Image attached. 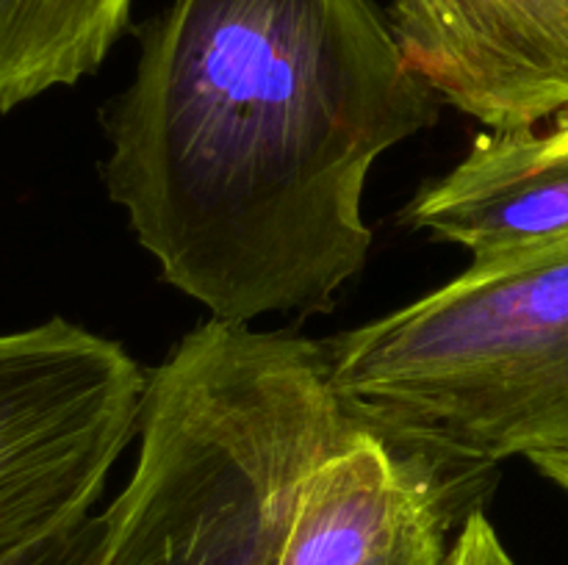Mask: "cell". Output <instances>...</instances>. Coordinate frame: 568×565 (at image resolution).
Listing matches in <instances>:
<instances>
[{"mask_svg": "<svg viewBox=\"0 0 568 565\" xmlns=\"http://www.w3.org/2000/svg\"><path fill=\"white\" fill-rule=\"evenodd\" d=\"M105 109L109 197L211 319L314 316L369 260L364 188L438 97L372 0H172Z\"/></svg>", "mask_w": 568, "mask_h": 565, "instance_id": "obj_1", "label": "cell"}, {"mask_svg": "<svg viewBox=\"0 0 568 565\" xmlns=\"http://www.w3.org/2000/svg\"><path fill=\"white\" fill-rule=\"evenodd\" d=\"M325 341L209 319L148 374L94 565H277L311 474L361 421Z\"/></svg>", "mask_w": 568, "mask_h": 565, "instance_id": "obj_2", "label": "cell"}, {"mask_svg": "<svg viewBox=\"0 0 568 565\" xmlns=\"http://www.w3.org/2000/svg\"><path fill=\"white\" fill-rule=\"evenodd\" d=\"M349 413L442 463L568 452V242L327 341Z\"/></svg>", "mask_w": 568, "mask_h": 565, "instance_id": "obj_3", "label": "cell"}, {"mask_svg": "<svg viewBox=\"0 0 568 565\" xmlns=\"http://www.w3.org/2000/svg\"><path fill=\"white\" fill-rule=\"evenodd\" d=\"M144 391L125 347L87 327L0 332V559L94 513Z\"/></svg>", "mask_w": 568, "mask_h": 565, "instance_id": "obj_4", "label": "cell"}, {"mask_svg": "<svg viewBox=\"0 0 568 565\" xmlns=\"http://www.w3.org/2000/svg\"><path fill=\"white\" fill-rule=\"evenodd\" d=\"M410 70L491 131L568 109V0H392Z\"/></svg>", "mask_w": 568, "mask_h": 565, "instance_id": "obj_5", "label": "cell"}, {"mask_svg": "<svg viewBox=\"0 0 568 565\" xmlns=\"http://www.w3.org/2000/svg\"><path fill=\"white\" fill-rule=\"evenodd\" d=\"M403 222L499 269L568 242V136L552 127L480 133L460 164L427 183Z\"/></svg>", "mask_w": 568, "mask_h": 565, "instance_id": "obj_6", "label": "cell"}, {"mask_svg": "<svg viewBox=\"0 0 568 565\" xmlns=\"http://www.w3.org/2000/svg\"><path fill=\"white\" fill-rule=\"evenodd\" d=\"M133 0H0V114L100 70Z\"/></svg>", "mask_w": 568, "mask_h": 565, "instance_id": "obj_7", "label": "cell"}, {"mask_svg": "<svg viewBox=\"0 0 568 565\" xmlns=\"http://www.w3.org/2000/svg\"><path fill=\"white\" fill-rule=\"evenodd\" d=\"M488 476L455 480L425 499L397 535L364 565H444L455 532L486 496Z\"/></svg>", "mask_w": 568, "mask_h": 565, "instance_id": "obj_8", "label": "cell"}, {"mask_svg": "<svg viewBox=\"0 0 568 565\" xmlns=\"http://www.w3.org/2000/svg\"><path fill=\"white\" fill-rule=\"evenodd\" d=\"M105 535V513H89L78 524L0 559V565H94Z\"/></svg>", "mask_w": 568, "mask_h": 565, "instance_id": "obj_9", "label": "cell"}, {"mask_svg": "<svg viewBox=\"0 0 568 565\" xmlns=\"http://www.w3.org/2000/svg\"><path fill=\"white\" fill-rule=\"evenodd\" d=\"M444 565H516L508 548L499 541L497 530L488 521L486 510L477 507L466 515L460 530L455 532Z\"/></svg>", "mask_w": 568, "mask_h": 565, "instance_id": "obj_10", "label": "cell"}, {"mask_svg": "<svg viewBox=\"0 0 568 565\" xmlns=\"http://www.w3.org/2000/svg\"><path fill=\"white\" fill-rule=\"evenodd\" d=\"M530 460L549 482H555L558 487H564L568 493V452H541V454H532Z\"/></svg>", "mask_w": 568, "mask_h": 565, "instance_id": "obj_11", "label": "cell"}, {"mask_svg": "<svg viewBox=\"0 0 568 565\" xmlns=\"http://www.w3.org/2000/svg\"><path fill=\"white\" fill-rule=\"evenodd\" d=\"M555 127H558L560 133H566V136H568V109L560 111V114L555 116Z\"/></svg>", "mask_w": 568, "mask_h": 565, "instance_id": "obj_12", "label": "cell"}]
</instances>
